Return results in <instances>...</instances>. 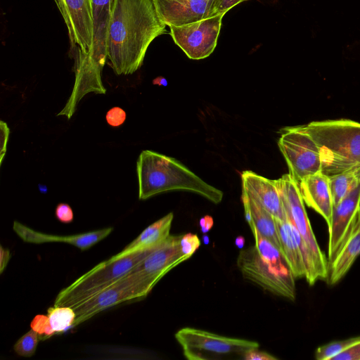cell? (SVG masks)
Returning <instances> with one entry per match:
<instances>
[{"mask_svg":"<svg viewBox=\"0 0 360 360\" xmlns=\"http://www.w3.org/2000/svg\"><path fill=\"white\" fill-rule=\"evenodd\" d=\"M166 32L154 0H115L106 42L107 59L115 73L136 72L152 41Z\"/></svg>","mask_w":360,"mask_h":360,"instance_id":"6da1fadb","label":"cell"},{"mask_svg":"<svg viewBox=\"0 0 360 360\" xmlns=\"http://www.w3.org/2000/svg\"><path fill=\"white\" fill-rule=\"evenodd\" d=\"M139 198L146 200L170 191H187L199 194L214 204L223 192L208 184L177 160L159 153L143 150L136 162Z\"/></svg>","mask_w":360,"mask_h":360,"instance_id":"7a4b0ae2","label":"cell"},{"mask_svg":"<svg viewBox=\"0 0 360 360\" xmlns=\"http://www.w3.org/2000/svg\"><path fill=\"white\" fill-rule=\"evenodd\" d=\"M300 127L316 143L321 172L330 176L360 167V123L346 119L314 121Z\"/></svg>","mask_w":360,"mask_h":360,"instance_id":"3957f363","label":"cell"},{"mask_svg":"<svg viewBox=\"0 0 360 360\" xmlns=\"http://www.w3.org/2000/svg\"><path fill=\"white\" fill-rule=\"evenodd\" d=\"M253 235L255 245L243 249L237 259L243 277L273 294L294 300L295 278L280 249L257 231Z\"/></svg>","mask_w":360,"mask_h":360,"instance_id":"277c9868","label":"cell"},{"mask_svg":"<svg viewBox=\"0 0 360 360\" xmlns=\"http://www.w3.org/2000/svg\"><path fill=\"white\" fill-rule=\"evenodd\" d=\"M151 249L141 250L119 257L113 255L99 263L62 289L56 297L54 305L76 306L129 274Z\"/></svg>","mask_w":360,"mask_h":360,"instance_id":"5b68a950","label":"cell"},{"mask_svg":"<svg viewBox=\"0 0 360 360\" xmlns=\"http://www.w3.org/2000/svg\"><path fill=\"white\" fill-rule=\"evenodd\" d=\"M175 338L189 360L243 359L248 352L259 347L258 342L255 341L228 338L189 327L178 330Z\"/></svg>","mask_w":360,"mask_h":360,"instance_id":"8992f818","label":"cell"},{"mask_svg":"<svg viewBox=\"0 0 360 360\" xmlns=\"http://www.w3.org/2000/svg\"><path fill=\"white\" fill-rule=\"evenodd\" d=\"M286 217L295 226L313 254L321 280L328 275V261L320 249L304 205L299 183L288 173L276 179Z\"/></svg>","mask_w":360,"mask_h":360,"instance_id":"52a82bcc","label":"cell"},{"mask_svg":"<svg viewBox=\"0 0 360 360\" xmlns=\"http://www.w3.org/2000/svg\"><path fill=\"white\" fill-rule=\"evenodd\" d=\"M278 146L285 160L289 174L298 183L307 176L321 172L319 148L300 126L283 129Z\"/></svg>","mask_w":360,"mask_h":360,"instance_id":"ba28073f","label":"cell"},{"mask_svg":"<svg viewBox=\"0 0 360 360\" xmlns=\"http://www.w3.org/2000/svg\"><path fill=\"white\" fill-rule=\"evenodd\" d=\"M181 236L169 235L162 243L152 248L149 253L131 271L147 295L164 276L188 259L180 250Z\"/></svg>","mask_w":360,"mask_h":360,"instance_id":"9c48e42d","label":"cell"},{"mask_svg":"<svg viewBox=\"0 0 360 360\" xmlns=\"http://www.w3.org/2000/svg\"><path fill=\"white\" fill-rule=\"evenodd\" d=\"M224 15L219 14L183 26H170V36L190 59L205 58L217 46Z\"/></svg>","mask_w":360,"mask_h":360,"instance_id":"30bf717a","label":"cell"},{"mask_svg":"<svg viewBox=\"0 0 360 360\" xmlns=\"http://www.w3.org/2000/svg\"><path fill=\"white\" fill-rule=\"evenodd\" d=\"M146 296L138 279L130 271L112 285L73 307L76 314L73 327L108 308Z\"/></svg>","mask_w":360,"mask_h":360,"instance_id":"8fae6325","label":"cell"},{"mask_svg":"<svg viewBox=\"0 0 360 360\" xmlns=\"http://www.w3.org/2000/svg\"><path fill=\"white\" fill-rule=\"evenodd\" d=\"M67 26L71 44L90 53L92 18L90 0H55Z\"/></svg>","mask_w":360,"mask_h":360,"instance_id":"7c38bea8","label":"cell"},{"mask_svg":"<svg viewBox=\"0 0 360 360\" xmlns=\"http://www.w3.org/2000/svg\"><path fill=\"white\" fill-rule=\"evenodd\" d=\"M360 210V184L333 206L328 226V264L334 259L345 242Z\"/></svg>","mask_w":360,"mask_h":360,"instance_id":"4fadbf2b","label":"cell"},{"mask_svg":"<svg viewBox=\"0 0 360 360\" xmlns=\"http://www.w3.org/2000/svg\"><path fill=\"white\" fill-rule=\"evenodd\" d=\"M158 13L167 26H183L217 15L214 0H154Z\"/></svg>","mask_w":360,"mask_h":360,"instance_id":"5bb4252c","label":"cell"},{"mask_svg":"<svg viewBox=\"0 0 360 360\" xmlns=\"http://www.w3.org/2000/svg\"><path fill=\"white\" fill-rule=\"evenodd\" d=\"M102 69L91 57L79 49L75 68V82L68 101L58 115H65L68 119L74 114L78 102L89 92L105 94L101 82Z\"/></svg>","mask_w":360,"mask_h":360,"instance_id":"9a60e30c","label":"cell"},{"mask_svg":"<svg viewBox=\"0 0 360 360\" xmlns=\"http://www.w3.org/2000/svg\"><path fill=\"white\" fill-rule=\"evenodd\" d=\"M242 191L259 202L275 219L286 218L276 180L269 179L250 170L241 174Z\"/></svg>","mask_w":360,"mask_h":360,"instance_id":"2e32d148","label":"cell"},{"mask_svg":"<svg viewBox=\"0 0 360 360\" xmlns=\"http://www.w3.org/2000/svg\"><path fill=\"white\" fill-rule=\"evenodd\" d=\"M15 233L25 242L32 243H65L72 245L81 250L89 249L99 241L106 238L112 231V227L75 234L68 236H59L38 232L14 221L13 226Z\"/></svg>","mask_w":360,"mask_h":360,"instance_id":"e0dca14e","label":"cell"},{"mask_svg":"<svg viewBox=\"0 0 360 360\" xmlns=\"http://www.w3.org/2000/svg\"><path fill=\"white\" fill-rule=\"evenodd\" d=\"M304 202L330 224L333 200L329 176L322 172L307 176L299 183Z\"/></svg>","mask_w":360,"mask_h":360,"instance_id":"ac0fdd59","label":"cell"},{"mask_svg":"<svg viewBox=\"0 0 360 360\" xmlns=\"http://www.w3.org/2000/svg\"><path fill=\"white\" fill-rule=\"evenodd\" d=\"M114 2L115 0H90L93 37L89 54L101 68L107 61V34Z\"/></svg>","mask_w":360,"mask_h":360,"instance_id":"d6986e66","label":"cell"},{"mask_svg":"<svg viewBox=\"0 0 360 360\" xmlns=\"http://www.w3.org/2000/svg\"><path fill=\"white\" fill-rule=\"evenodd\" d=\"M360 255V210L349 233L334 259L328 264V281L331 285L340 281Z\"/></svg>","mask_w":360,"mask_h":360,"instance_id":"ffe728a7","label":"cell"},{"mask_svg":"<svg viewBox=\"0 0 360 360\" xmlns=\"http://www.w3.org/2000/svg\"><path fill=\"white\" fill-rule=\"evenodd\" d=\"M275 221L283 256L295 278L304 277L305 268L292 224L287 217L284 220L275 219Z\"/></svg>","mask_w":360,"mask_h":360,"instance_id":"44dd1931","label":"cell"},{"mask_svg":"<svg viewBox=\"0 0 360 360\" xmlns=\"http://www.w3.org/2000/svg\"><path fill=\"white\" fill-rule=\"evenodd\" d=\"M173 218L174 214L169 212L149 225L122 251L115 255L119 257L158 245L169 236Z\"/></svg>","mask_w":360,"mask_h":360,"instance_id":"7402d4cb","label":"cell"},{"mask_svg":"<svg viewBox=\"0 0 360 360\" xmlns=\"http://www.w3.org/2000/svg\"><path fill=\"white\" fill-rule=\"evenodd\" d=\"M241 200H245L248 205L257 231L280 249L275 218L259 202L250 198L243 191H242Z\"/></svg>","mask_w":360,"mask_h":360,"instance_id":"603a6c76","label":"cell"},{"mask_svg":"<svg viewBox=\"0 0 360 360\" xmlns=\"http://www.w3.org/2000/svg\"><path fill=\"white\" fill-rule=\"evenodd\" d=\"M333 206L360 184V167L329 176Z\"/></svg>","mask_w":360,"mask_h":360,"instance_id":"cb8c5ba5","label":"cell"},{"mask_svg":"<svg viewBox=\"0 0 360 360\" xmlns=\"http://www.w3.org/2000/svg\"><path fill=\"white\" fill-rule=\"evenodd\" d=\"M46 316L54 335L73 328L76 319L75 310L68 306L53 305L48 309Z\"/></svg>","mask_w":360,"mask_h":360,"instance_id":"d4e9b609","label":"cell"},{"mask_svg":"<svg viewBox=\"0 0 360 360\" xmlns=\"http://www.w3.org/2000/svg\"><path fill=\"white\" fill-rule=\"evenodd\" d=\"M360 340V336L334 341L319 347L315 352L317 360H332L351 345Z\"/></svg>","mask_w":360,"mask_h":360,"instance_id":"484cf974","label":"cell"},{"mask_svg":"<svg viewBox=\"0 0 360 360\" xmlns=\"http://www.w3.org/2000/svg\"><path fill=\"white\" fill-rule=\"evenodd\" d=\"M39 340L38 333L31 328L17 340L13 346V350L20 356H32L35 354Z\"/></svg>","mask_w":360,"mask_h":360,"instance_id":"4316f807","label":"cell"},{"mask_svg":"<svg viewBox=\"0 0 360 360\" xmlns=\"http://www.w3.org/2000/svg\"><path fill=\"white\" fill-rule=\"evenodd\" d=\"M30 326L38 333L40 340H44L54 335L46 315H37L32 321Z\"/></svg>","mask_w":360,"mask_h":360,"instance_id":"83f0119b","label":"cell"},{"mask_svg":"<svg viewBox=\"0 0 360 360\" xmlns=\"http://www.w3.org/2000/svg\"><path fill=\"white\" fill-rule=\"evenodd\" d=\"M200 240L196 234L186 233L180 239V250L183 255L190 258L199 248Z\"/></svg>","mask_w":360,"mask_h":360,"instance_id":"f1b7e54d","label":"cell"},{"mask_svg":"<svg viewBox=\"0 0 360 360\" xmlns=\"http://www.w3.org/2000/svg\"><path fill=\"white\" fill-rule=\"evenodd\" d=\"M105 119L110 126L117 127L124 122L126 120V112L120 107H113L106 113Z\"/></svg>","mask_w":360,"mask_h":360,"instance_id":"f546056e","label":"cell"},{"mask_svg":"<svg viewBox=\"0 0 360 360\" xmlns=\"http://www.w3.org/2000/svg\"><path fill=\"white\" fill-rule=\"evenodd\" d=\"M56 219L64 224L71 223L74 219V214L71 207L64 202L57 205L55 210Z\"/></svg>","mask_w":360,"mask_h":360,"instance_id":"4dcf8cb0","label":"cell"},{"mask_svg":"<svg viewBox=\"0 0 360 360\" xmlns=\"http://www.w3.org/2000/svg\"><path fill=\"white\" fill-rule=\"evenodd\" d=\"M332 360H360V340L333 357Z\"/></svg>","mask_w":360,"mask_h":360,"instance_id":"1f68e13d","label":"cell"},{"mask_svg":"<svg viewBox=\"0 0 360 360\" xmlns=\"http://www.w3.org/2000/svg\"><path fill=\"white\" fill-rule=\"evenodd\" d=\"M248 0H214V9L217 15L225 14L231 8Z\"/></svg>","mask_w":360,"mask_h":360,"instance_id":"d6a6232c","label":"cell"},{"mask_svg":"<svg viewBox=\"0 0 360 360\" xmlns=\"http://www.w3.org/2000/svg\"><path fill=\"white\" fill-rule=\"evenodd\" d=\"M0 134H1V143H0V165H1L4 155L6 153V146L9 137L10 129L7 123L3 120L0 121Z\"/></svg>","mask_w":360,"mask_h":360,"instance_id":"836d02e7","label":"cell"},{"mask_svg":"<svg viewBox=\"0 0 360 360\" xmlns=\"http://www.w3.org/2000/svg\"><path fill=\"white\" fill-rule=\"evenodd\" d=\"M245 360H277L278 359L271 354L264 351H259L257 349H254L248 352L244 359Z\"/></svg>","mask_w":360,"mask_h":360,"instance_id":"e575fe53","label":"cell"},{"mask_svg":"<svg viewBox=\"0 0 360 360\" xmlns=\"http://www.w3.org/2000/svg\"><path fill=\"white\" fill-rule=\"evenodd\" d=\"M11 252L9 249L4 248L2 245L0 247V274L6 268L8 263L11 259Z\"/></svg>","mask_w":360,"mask_h":360,"instance_id":"d590c367","label":"cell"},{"mask_svg":"<svg viewBox=\"0 0 360 360\" xmlns=\"http://www.w3.org/2000/svg\"><path fill=\"white\" fill-rule=\"evenodd\" d=\"M214 221L211 216L205 215L199 221V225L202 233H207L213 226Z\"/></svg>","mask_w":360,"mask_h":360,"instance_id":"8d00e7d4","label":"cell"},{"mask_svg":"<svg viewBox=\"0 0 360 360\" xmlns=\"http://www.w3.org/2000/svg\"><path fill=\"white\" fill-rule=\"evenodd\" d=\"M153 84L158 86H167V81L163 77H158L153 80Z\"/></svg>","mask_w":360,"mask_h":360,"instance_id":"74e56055","label":"cell"},{"mask_svg":"<svg viewBox=\"0 0 360 360\" xmlns=\"http://www.w3.org/2000/svg\"><path fill=\"white\" fill-rule=\"evenodd\" d=\"M245 238L242 236H238L235 240V245L238 249H243L245 245Z\"/></svg>","mask_w":360,"mask_h":360,"instance_id":"f35d334b","label":"cell"},{"mask_svg":"<svg viewBox=\"0 0 360 360\" xmlns=\"http://www.w3.org/2000/svg\"><path fill=\"white\" fill-rule=\"evenodd\" d=\"M202 239L204 244L208 245L210 243V238L208 236L204 235Z\"/></svg>","mask_w":360,"mask_h":360,"instance_id":"ab89813d","label":"cell"}]
</instances>
